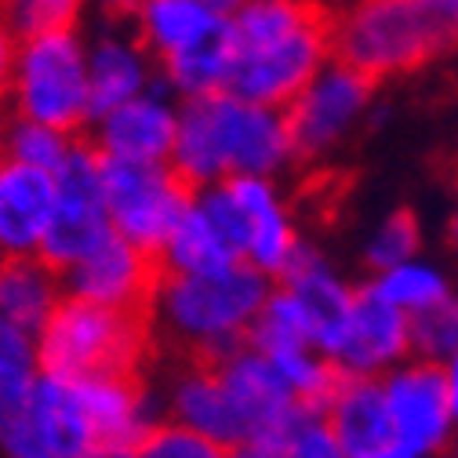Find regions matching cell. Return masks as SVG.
Returning <instances> with one entry per match:
<instances>
[{"instance_id":"1","label":"cell","mask_w":458,"mask_h":458,"mask_svg":"<svg viewBox=\"0 0 458 458\" xmlns=\"http://www.w3.org/2000/svg\"><path fill=\"white\" fill-rule=\"evenodd\" d=\"M225 91L288 109L335 59L331 19L313 0H248L225 26Z\"/></svg>"},{"instance_id":"2","label":"cell","mask_w":458,"mask_h":458,"mask_svg":"<svg viewBox=\"0 0 458 458\" xmlns=\"http://www.w3.org/2000/svg\"><path fill=\"white\" fill-rule=\"evenodd\" d=\"M295 160V142L284 109L248 102L241 95L186 98L179 109L171 171L197 193L233 175L273 179Z\"/></svg>"},{"instance_id":"3","label":"cell","mask_w":458,"mask_h":458,"mask_svg":"<svg viewBox=\"0 0 458 458\" xmlns=\"http://www.w3.org/2000/svg\"><path fill=\"white\" fill-rule=\"evenodd\" d=\"M273 292L266 273L233 262L215 273H160L149 302V320L193 353L200 364H218L248 346V335Z\"/></svg>"},{"instance_id":"4","label":"cell","mask_w":458,"mask_h":458,"mask_svg":"<svg viewBox=\"0 0 458 458\" xmlns=\"http://www.w3.org/2000/svg\"><path fill=\"white\" fill-rule=\"evenodd\" d=\"M331 44L371 81L422 70L458 47V0H353L331 19Z\"/></svg>"},{"instance_id":"5","label":"cell","mask_w":458,"mask_h":458,"mask_svg":"<svg viewBox=\"0 0 458 458\" xmlns=\"http://www.w3.org/2000/svg\"><path fill=\"white\" fill-rule=\"evenodd\" d=\"M44 375H135L149 350V313H124L63 295L37 331Z\"/></svg>"},{"instance_id":"6","label":"cell","mask_w":458,"mask_h":458,"mask_svg":"<svg viewBox=\"0 0 458 458\" xmlns=\"http://www.w3.org/2000/svg\"><path fill=\"white\" fill-rule=\"evenodd\" d=\"M8 109L12 117H26L70 135L91 124L88 40L81 37V30L19 40Z\"/></svg>"},{"instance_id":"7","label":"cell","mask_w":458,"mask_h":458,"mask_svg":"<svg viewBox=\"0 0 458 458\" xmlns=\"http://www.w3.org/2000/svg\"><path fill=\"white\" fill-rule=\"evenodd\" d=\"M208 218L222 229V237L233 244L241 262L280 280L288 273L292 259L299 255L302 241L292 225V215L284 208L273 179L262 175H233L193 193Z\"/></svg>"},{"instance_id":"8","label":"cell","mask_w":458,"mask_h":458,"mask_svg":"<svg viewBox=\"0 0 458 458\" xmlns=\"http://www.w3.org/2000/svg\"><path fill=\"white\" fill-rule=\"evenodd\" d=\"M102 193L113 233L153 259L193 200V190L171 171V164H128L109 157H102Z\"/></svg>"},{"instance_id":"9","label":"cell","mask_w":458,"mask_h":458,"mask_svg":"<svg viewBox=\"0 0 458 458\" xmlns=\"http://www.w3.org/2000/svg\"><path fill=\"white\" fill-rule=\"evenodd\" d=\"M109 233L113 225L102 193V157L91 142H77L63 167L55 171V215L40 259L63 276Z\"/></svg>"},{"instance_id":"10","label":"cell","mask_w":458,"mask_h":458,"mask_svg":"<svg viewBox=\"0 0 458 458\" xmlns=\"http://www.w3.org/2000/svg\"><path fill=\"white\" fill-rule=\"evenodd\" d=\"M375 81L350 63L331 59L299 95L284 109L295 142V157H324L335 146L346 142V135L364 121L371 106Z\"/></svg>"},{"instance_id":"11","label":"cell","mask_w":458,"mask_h":458,"mask_svg":"<svg viewBox=\"0 0 458 458\" xmlns=\"http://www.w3.org/2000/svg\"><path fill=\"white\" fill-rule=\"evenodd\" d=\"M320 353L346 378H382L411 357V317L389 306L368 284L353 292L346 317Z\"/></svg>"},{"instance_id":"12","label":"cell","mask_w":458,"mask_h":458,"mask_svg":"<svg viewBox=\"0 0 458 458\" xmlns=\"http://www.w3.org/2000/svg\"><path fill=\"white\" fill-rule=\"evenodd\" d=\"M382 393L396 437L404 440V447L415 458H433L451 444L458 422L451 411L440 364L408 357L404 364L382 375Z\"/></svg>"},{"instance_id":"13","label":"cell","mask_w":458,"mask_h":458,"mask_svg":"<svg viewBox=\"0 0 458 458\" xmlns=\"http://www.w3.org/2000/svg\"><path fill=\"white\" fill-rule=\"evenodd\" d=\"M160 280V262L124 241L121 233H109L91 255H84L73 269L63 273V288L73 299L98 302L124 313H149L153 292Z\"/></svg>"},{"instance_id":"14","label":"cell","mask_w":458,"mask_h":458,"mask_svg":"<svg viewBox=\"0 0 458 458\" xmlns=\"http://www.w3.org/2000/svg\"><path fill=\"white\" fill-rule=\"evenodd\" d=\"M179 95L164 81H157L146 95L109 109L106 117L91 121L95 135L91 146L109 160H128V164H171L179 131Z\"/></svg>"},{"instance_id":"15","label":"cell","mask_w":458,"mask_h":458,"mask_svg":"<svg viewBox=\"0 0 458 458\" xmlns=\"http://www.w3.org/2000/svg\"><path fill=\"white\" fill-rule=\"evenodd\" d=\"M160 81V70L131 26H102L88 40V84H91V121L106 117Z\"/></svg>"},{"instance_id":"16","label":"cell","mask_w":458,"mask_h":458,"mask_svg":"<svg viewBox=\"0 0 458 458\" xmlns=\"http://www.w3.org/2000/svg\"><path fill=\"white\" fill-rule=\"evenodd\" d=\"M324 415L350 458H415L393 429L382 378L342 375L331 400L324 404Z\"/></svg>"},{"instance_id":"17","label":"cell","mask_w":458,"mask_h":458,"mask_svg":"<svg viewBox=\"0 0 458 458\" xmlns=\"http://www.w3.org/2000/svg\"><path fill=\"white\" fill-rule=\"evenodd\" d=\"M55 215V175L0 160V259H40Z\"/></svg>"},{"instance_id":"18","label":"cell","mask_w":458,"mask_h":458,"mask_svg":"<svg viewBox=\"0 0 458 458\" xmlns=\"http://www.w3.org/2000/svg\"><path fill=\"white\" fill-rule=\"evenodd\" d=\"M171 422H179L208 440H215L218 447H237V444H248L251 433H248V422L241 415V408L233 404V396L222 386L218 378V368L215 364H200L193 360L179 378L171 386Z\"/></svg>"},{"instance_id":"19","label":"cell","mask_w":458,"mask_h":458,"mask_svg":"<svg viewBox=\"0 0 458 458\" xmlns=\"http://www.w3.org/2000/svg\"><path fill=\"white\" fill-rule=\"evenodd\" d=\"M225 26L229 19L215 15L204 0H139L131 22L135 37L146 44L157 66L222 40Z\"/></svg>"},{"instance_id":"20","label":"cell","mask_w":458,"mask_h":458,"mask_svg":"<svg viewBox=\"0 0 458 458\" xmlns=\"http://www.w3.org/2000/svg\"><path fill=\"white\" fill-rule=\"evenodd\" d=\"M63 299V276L44 259H0V324L40 331Z\"/></svg>"},{"instance_id":"21","label":"cell","mask_w":458,"mask_h":458,"mask_svg":"<svg viewBox=\"0 0 458 458\" xmlns=\"http://www.w3.org/2000/svg\"><path fill=\"white\" fill-rule=\"evenodd\" d=\"M157 262H160V273H215V269L241 262V255L233 251V244L222 237V229L208 218V211L193 197L179 225L171 229L167 244L160 248Z\"/></svg>"},{"instance_id":"22","label":"cell","mask_w":458,"mask_h":458,"mask_svg":"<svg viewBox=\"0 0 458 458\" xmlns=\"http://www.w3.org/2000/svg\"><path fill=\"white\" fill-rule=\"evenodd\" d=\"M248 346L259 353H280V350H299V346L317 350V324H313L310 306L292 288L276 284L248 335Z\"/></svg>"},{"instance_id":"23","label":"cell","mask_w":458,"mask_h":458,"mask_svg":"<svg viewBox=\"0 0 458 458\" xmlns=\"http://www.w3.org/2000/svg\"><path fill=\"white\" fill-rule=\"evenodd\" d=\"M40 375L44 368H40L37 335L15 324H0V419L30 404Z\"/></svg>"},{"instance_id":"24","label":"cell","mask_w":458,"mask_h":458,"mask_svg":"<svg viewBox=\"0 0 458 458\" xmlns=\"http://www.w3.org/2000/svg\"><path fill=\"white\" fill-rule=\"evenodd\" d=\"M371 288L389 306H396L400 313H408V317H415V313H422V310H429V306H437V302H444L451 295L444 273L426 266V262H415V259L400 262V266H393L386 273H375Z\"/></svg>"},{"instance_id":"25","label":"cell","mask_w":458,"mask_h":458,"mask_svg":"<svg viewBox=\"0 0 458 458\" xmlns=\"http://www.w3.org/2000/svg\"><path fill=\"white\" fill-rule=\"evenodd\" d=\"M77 135L47 128L26 117H4V157L19 160L26 167H40V171H59L63 160L73 153Z\"/></svg>"},{"instance_id":"26","label":"cell","mask_w":458,"mask_h":458,"mask_svg":"<svg viewBox=\"0 0 458 458\" xmlns=\"http://www.w3.org/2000/svg\"><path fill=\"white\" fill-rule=\"evenodd\" d=\"M84 12H88V0H0V19L8 22V30L19 40L77 30Z\"/></svg>"},{"instance_id":"27","label":"cell","mask_w":458,"mask_h":458,"mask_svg":"<svg viewBox=\"0 0 458 458\" xmlns=\"http://www.w3.org/2000/svg\"><path fill=\"white\" fill-rule=\"evenodd\" d=\"M411 357L447 364L458 357V299L447 295L444 302L411 317Z\"/></svg>"},{"instance_id":"28","label":"cell","mask_w":458,"mask_h":458,"mask_svg":"<svg viewBox=\"0 0 458 458\" xmlns=\"http://www.w3.org/2000/svg\"><path fill=\"white\" fill-rule=\"evenodd\" d=\"M415 255H419V222L408 211H393L389 218H382V225L371 233L368 251H364L375 273H386L400 262H411Z\"/></svg>"},{"instance_id":"29","label":"cell","mask_w":458,"mask_h":458,"mask_svg":"<svg viewBox=\"0 0 458 458\" xmlns=\"http://www.w3.org/2000/svg\"><path fill=\"white\" fill-rule=\"evenodd\" d=\"M131 458H225V447L179 422H157Z\"/></svg>"},{"instance_id":"30","label":"cell","mask_w":458,"mask_h":458,"mask_svg":"<svg viewBox=\"0 0 458 458\" xmlns=\"http://www.w3.org/2000/svg\"><path fill=\"white\" fill-rule=\"evenodd\" d=\"M280 454L284 458H350L324 411H302V419L284 437Z\"/></svg>"},{"instance_id":"31","label":"cell","mask_w":458,"mask_h":458,"mask_svg":"<svg viewBox=\"0 0 458 458\" xmlns=\"http://www.w3.org/2000/svg\"><path fill=\"white\" fill-rule=\"evenodd\" d=\"M15 59H19V37L0 19V117L12 102V81H15Z\"/></svg>"},{"instance_id":"32","label":"cell","mask_w":458,"mask_h":458,"mask_svg":"<svg viewBox=\"0 0 458 458\" xmlns=\"http://www.w3.org/2000/svg\"><path fill=\"white\" fill-rule=\"evenodd\" d=\"M88 8L98 12L102 26H131L135 12H139V0H88Z\"/></svg>"},{"instance_id":"33","label":"cell","mask_w":458,"mask_h":458,"mask_svg":"<svg viewBox=\"0 0 458 458\" xmlns=\"http://www.w3.org/2000/svg\"><path fill=\"white\" fill-rule=\"evenodd\" d=\"M225 458H284L280 447L273 444H262V440H248V444H237V447H229Z\"/></svg>"},{"instance_id":"34","label":"cell","mask_w":458,"mask_h":458,"mask_svg":"<svg viewBox=\"0 0 458 458\" xmlns=\"http://www.w3.org/2000/svg\"><path fill=\"white\" fill-rule=\"evenodd\" d=\"M444 368V386H447V400H451V411H454V422H458V357H451Z\"/></svg>"},{"instance_id":"35","label":"cell","mask_w":458,"mask_h":458,"mask_svg":"<svg viewBox=\"0 0 458 458\" xmlns=\"http://www.w3.org/2000/svg\"><path fill=\"white\" fill-rule=\"evenodd\" d=\"M204 4H208L215 15H222V19H233V15L248 4V0H204Z\"/></svg>"},{"instance_id":"36","label":"cell","mask_w":458,"mask_h":458,"mask_svg":"<svg viewBox=\"0 0 458 458\" xmlns=\"http://www.w3.org/2000/svg\"><path fill=\"white\" fill-rule=\"evenodd\" d=\"M451 244L458 248V208H454V215H451Z\"/></svg>"},{"instance_id":"37","label":"cell","mask_w":458,"mask_h":458,"mask_svg":"<svg viewBox=\"0 0 458 458\" xmlns=\"http://www.w3.org/2000/svg\"><path fill=\"white\" fill-rule=\"evenodd\" d=\"M0 160H4V117H0Z\"/></svg>"},{"instance_id":"38","label":"cell","mask_w":458,"mask_h":458,"mask_svg":"<svg viewBox=\"0 0 458 458\" xmlns=\"http://www.w3.org/2000/svg\"><path fill=\"white\" fill-rule=\"evenodd\" d=\"M454 458H458V454H454Z\"/></svg>"}]
</instances>
